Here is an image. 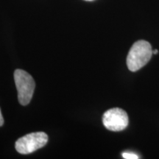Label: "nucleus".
I'll use <instances>...</instances> for the list:
<instances>
[{
	"label": "nucleus",
	"mask_w": 159,
	"mask_h": 159,
	"mask_svg": "<svg viewBox=\"0 0 159 159\" xmlns=\"http://www.w3.org/2000/svg\"><path fill=\"white\" fill-rule=\"evenodd\" d=\"M122 157L125 159H137L139 158V156L134 152H125L122 153Z\"/></svg>",
	"instance_id": "nucleus-5"
},
{
	"label": "nucleus",
	"mask_w": 159,
	"mask_h": 159,
	"mask_svg": "<svg viewBox=\"0 0 159 159\" xmlns=\"http://www.w3.org/2000/svg\"><path fill=\"white\" fill-rule=\"evenodd\" d=\"M48 142V136L43 132L31 133L19 138L15 144L18 152L27 155L42 148Z\"/></svg>",
	"instance_id": "nucleus-3"
},
{
	"label": "nucleus",
	"mask_w": 159,
	"mask_h": 159,
	"mask_svg": "<svg viewBox=\"0 0 159 159\" xmlns=\"http://www.w3.org/2000/svg\"><path fill=\"white\" fill-rule=\"evenodd\" d=\"M3 124H4V119H3L1 109H0V127L2 126Z\"/></svg>",
	"instance_id": "nucleus-6"
},
{
	"label": "nucleus",
	"mask_w": 159,
	"mask_h": 159,
	"mask_svg": "<svg viewBox=\"0 0 159 159\" xmlns=\"http://www.w3.org/2000/svg\"><path fill=\"white\" fill-rule=\"evenodd\" d=\"M102 123L108 130L119 132L125 130L128 127V116L123 109L111 108L105 111L103 114Z\"/></svg>",
	"instance_id": "nucleus-4"
},
{
	"label": "nucleus",
	"mask_w": 159,
	"mask_h": 159,
	"mask_svg": "<svg viewBox=\"0 0 159 159\" xmlns=\"http://www.w3.org/2000/svg\"><path fill=\"white\" fill-rule=\"evenodd\" d=\"M85 1H93V0H85Z\"/></svg>",
	"instance_id": "nucleus-8"
},
{
	"label": "nucleus",
	"mask_w": 159,
	"mask_h": 159,
	"mask_svg": "<svg viewBox=\"0 0 159 159\" xmlns=\"http://www.w3.org/2000/svg\"><path fill=\"white\" fill-rule=\"evenodd\" d=\"M152 55V49L150 43L144 40L136 41L133 44L127 57L129 70L136 71L142 69L149 62Z\"/></svg>",
	"instance_id": "nucleus-1"
},
{
	"label": "nucleus",
	"mask_w": 159,
	"mask_h": 159,
	"mask_svg": "<svg viewBox=\"0 0 159 159\" xmlns=\"http://www.w3.org/2000/svg\"><path fill=\"white\" fill-rule=\"evenodd\" d=\"M158 52V51L157 50V49H154V50H152V54H157V53Z\"/></svg>",
	"instance_id": "nucleus-7"
},
{
	"label": "nucleus",
	"mask_w": 159,
	"mask_h": 159,
	"mask_svg": "<svg viewBox=\"0 0 159 159\" xmlns=\"http://www.w3.org/2000/svg\"><path fill=\"white\" fill-rule=\"evenodd\" d=\"M14 81L19 103L22 105H28L33 97L35 86L33 77L27 71L16 69L14 71Z\"/></svg>",
	"instance_id": "nucleus-2"
}]
</instances>
